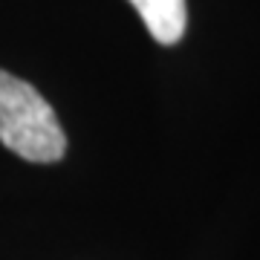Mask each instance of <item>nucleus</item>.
Returning <instances> with one entry per match:
<instances>
[{
    "instance_id": "obj_1",
    "label": "nucleus",
    "mask_w": 260,
    "mask_h": 260,
    "mask_svg": "<svg viewBox=\"0 0 260 260\" xmlns=\"http://www.w3.org/2000/svg\"><path fill=\"white\" fill-rule=\"evenodd\" d=\"M0 142L26 162H58L67 150L64 127L49 102L6 70H0Z\"/></svg>"
},
{
    "instance_id": "obj_2",
    "label": "nucleus",
    "mask_w": 260,
    "mask_h": 260,
    "mask_svg": "<svg viewBox=\"0 0 260 260\" xmlns=\"http://www.w3.org/2000/svg\"><path fill=\"white\" fill-rule=\"evenodd\" d=\"M130 6L139 12L142 23L156 44L171 47L185 35L188 26L185 0H130Z\"/></svg>"
}]
</instances>
